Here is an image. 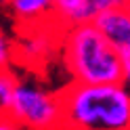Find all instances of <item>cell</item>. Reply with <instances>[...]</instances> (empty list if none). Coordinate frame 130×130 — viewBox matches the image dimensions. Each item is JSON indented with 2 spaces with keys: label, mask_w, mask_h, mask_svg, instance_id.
<instances>
[{
  "label": "cell",
  "mask_w": 130,
  "mask_h": 130,
  "mask_svg": "<svg viewBox=\"0 0 130 130\" xmlns=\"http://www.w3.org/2000/svg\"><path fill=\"white\" fill-rule=\"evenodd\" d=\"M59 94L63 130H130V88L122 82H69Z\"/></svg>",
  "instance_id": "6da1fadb"
},
{
  "label": "cell",
  "mask_w": 130,
  "mask_h": 130,
  "mask_svg": "<svg viewBox=\"0 0 130 130\" xmlns=\"http://www.w3.org/2000/svg\"><path fill=\"white\" fill-rule=\"evenodd\" d=\"M61 61L71 82L105 84L120 82L122 57L94 21L61 25Z\"/></svg>",
  "instance_id": "7a4b0ae2"
},
{
  "label": "cell",
  "mask_w": 130,
  "mask_h": 130,
  "mask_svg": "<svg viewBox=\"0 0 130 130\" xmlns=\"http://www.w3.org/2000/svg\"><path fill=\"white\" fill-rule=\"evenodd\" d=\"M9 113L25 130H63V101L36 80L19 78Z\"/></svg>",
  "instance_id": "3957f363"
},
{
  "label": "cell",
  "mask_w": 130,
  "mask_h": 130,
  "mask_svg": "<svg viewBox=\"0 0 130 130\" xmlns=\"http://www.w3.org/2000/svg\"><path fill=\"white\" fill-rule=\"evenodd\" d=\"M59 36H61V25L57 21L25 27L23 36L15 44V61L27 65L44 63L48 55L55 51V46H59Z\"/></svg>",
  "instance_id": "277c9868"
},
{
  "label": "cell",
  "mask_w": 130,
  "mask_h": 130,
  "mask_svg": "<svg viewBox=\"0 0 130 130\" xmlns=\"http://www.w3.org/2000/svg\"><path fill=\"white\" fill-rule=\"evenodd\" d=\"M94 23L116 46V51L124 59H130V11L126 6L103 13Z\"/></svg>",
  "instance_id": "5b68a950"
},
{
  "label": "cell",
  "mask_w": 130,
  "mask_h": 130,
  "mask_svg": "<svg viewBox=\"0 0 130 130\" xmlns=\"http://www.w3.org/2000/svg\"><path fill=\"white\" fill-rule=\"evenodd\" d=\"M2 4L21 27L55 21V0H2Z\"/></svg>",
  "instance_id": "8992f818"
},
{
  "label": "cell",
  "mask_w": 130,
  "mask_h": 130,
  "mask_svg": "<svg viewBox=\"0 0 130 130\" xmlns=\"http://www.w3.org/2000/svg\"><path fill=\"white\" fill-rule=\"evenodd\" d=\"M120 6H126V0H84L82 9L78 13L76 23H80V21H96L103 13L120 9Z\"/></svg>",
  "instance_id": "52a82bcc"
},
{
  "label": "cell",
  "mask_w": 130,
  "mask_h": 130,
  "mask_svg": "<svg viewBox=\"0 0 130 130\" xmlns=\"http://www.w3.org/2000/svg\"><path fill=\"white\" fill-rule=\"evenodd\" d=\"M19 78L11 67H0V113H9Z\"/></svg>",
  "instance_id": "ba28073f"
},
{
  "label": "cell",
  "mask_w": 130,
  "mask_h": 130,
  "mask_svg": "<svg viewBox=\"0 0 130 130\" xmlns=\"http://www.w3.org/2000/svg\"><path fill=\"white\" fill-rule=\"evenodd\" d=\"M84 0H55V21L59 25L76 23Z\"/></svg>",
  "instance_id": "9c48e42d"
},
{
  "label": "cell",
  "mask_w": 130,
  "mask_h": 130,
  "mask_svg": "<svg viewBox=\"0 0 130 130\" xmlns=\"http://www.w3.org/2000/svg\"><path fill=\"white\" fill-rule=\"evenodd\" d=\"M15 63V44L9 34L0 27V67H11Z\"/></svg>",
  "instance_id": "30bf717a"
},
{
  "label": "cell",
  "mask_w": 130,
  "mask_h": 130,
  "mask_svg": "<svg viewBox=\"0 0 130 130\" xmlns=\"http://www.w3.org/2000/svg\"><path fill=\"white\" fill-rule=\"evenodd\" d=\"M0 130H25L11 113H0Z\"/></svg>",
  "instance_id": "8fae6325"
},
{
  "label": "cell",
  "mask_w": 130,
  "mask_h": 130,
  "mask_svg": "<svg viewBox=\"0 0 130 130\" xmlns=\"http://www.w3.org/2000/svg\"><path fill=\"white\" fill-rule=\"evenodd\" d=\"M120 82L126 88H130V59H124V63H122V78H120Z\"/></svg>",
  "instance_id": "7c38bea8"
},
{
  "label": "cell",
  "mask_w": 130,
  "mask_h": 130,
  "mask_svg": "<svg viewBox=\"0 0 130 130\" xmlns=\"http://www.w3.org/2000/svg\"><path fill=\"white\" fill-rule=\"evenodd\" d=\"M126 9H128V11H130V0H126Z\"/></svg>",
  "instance_id": "4fadbf2b"
},
{
  "label": "cell",
  "mask_w": 130,
  "mask_h": 130,
  "mask_svg": "<svg viewBox=\"0 0 130 130\" xmlns=\"http://www.w3.org/2000/svg\"><path fill=\"white\" fill-rule=\"evenodd\" d=\"M0 2H2V0H0Z\"/></svg>",
  "instance_id": "5bb4252c"
}]
</instances>
